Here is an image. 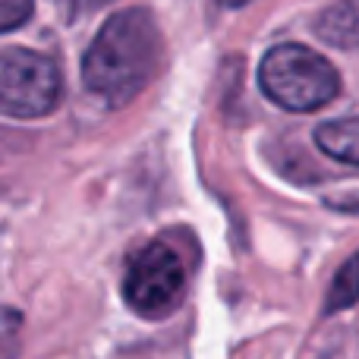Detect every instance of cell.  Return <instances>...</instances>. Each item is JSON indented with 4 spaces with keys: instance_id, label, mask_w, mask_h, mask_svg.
Listing matches in <instances>:
<instances>
[{
    "instance_id": "6da1fadb",
    "label": "cell",
    "mask_w": 359,
    "mask_h": 359,
    "mask_svg": "<svg viewBox=\"0 0 359 359\" xmlns=\"http://www.w3.org/2000/svg\"><path fill=\"white\" fill-rule=\"evenodd\" d=\"M161 63V32L149 10L130 6L101 25L82 57V82L107 107H123L151 82Z\"/></svg>"
},
{
    "instance_id": "7a4b0ae2",
    "label": "cell",
    "mask_w": 359,
    "mask_h": 359,
    "mask_svg": "<svg viewBox=\"0 0 359 359\" xmlns=\"http://www.w3.org/2000/svg\"><path fill=\"white\" fill-rule=\"evenodd\" d=\"M259 86L284 111L309 114L325 107L341 92V76L322 54L303 44H278L259 67Z\"/></svg>"
},
{
    "instance_id": "3957f363",
    "label": "cell",
    "mask_w": 359,
    "mask_h": 359,
    "mask_svg": "<svg viewBox=\"0 0 359 359\" xmlns=\"http://www.w3.org/2000/svg\"><path fill=\"white\" fill-rule=\"evenodd\" d=\"M63 76L44 54L22 48L0 50V117L35 120L60 104Z\"/></svg>"
},
{
    "instance_id": "277c9868",
    "label": "cell",
    "mask_w": 359,
    "mask_h": 359,
    "mask_svg": "<svg viewBox=\"0 0 359 359\" xmlns=\"http://www.w3.org/2000/svg\"><path fill=\"white\" fill-rule=\"evenodd\" d=\"M186 293V268L164 240L145 243L130 255L123 274V299L142 318H168Z\"/></svg>"
},
{
    "instance_id": "5b68a950",
    "label": "cell",
    "mask_w": 359,
    "mask_h": 359,
    "mask_svg": "<svg viewBox=\"0 0 359 359\" xmlns=\"http://www.w3.org/2000/svg\"><path fill=\"white\" fill-rule=\"evenodd\" d=\"M316 35L334 48H359V0H337L316 19Z\"/></svg>"
},
{
    "instance_id": "8992f818",
    "label": "cell",
    "mask_w": 359,
    "mask_h": 359,
    "mask_svg": "<svg viewBox=\"0 0 359 359\" xmlns=\"http://www.w3.org/2000/svg\"><path fill=\"white\" fill-rule=\"evenodd\" d=\"M316 145L334 161L359 168V117L328 120L316 130Z\"/></svg>"
},
{
    "instance_id": "52a82bcc",
    "label": "cell",
    "mask_w": 359,
    "mask_h": 359,
    "mask_svg": "<svg viewBox=\"0 0 359 359\" xmlns=\"http://www.w3.org/2000/svg\"><path fill=\"white\" fill-rule=\"evenodd\" d=\"M359 299V252L353 259H347L341 265V271L334 274V284L328 290V299H325V312H341L350 309Z\"/></svg>"
},
{
    "instance_id": "ba28073f",
    "label": "cell",
    "mask_w": 359,
    "mask_h": 359,
    "mask_svg": "<svg viewBox=\"0 0 359 359\" xmlns=\"http://www.w3.org/2000/svg\"><path fill=\"white\" fill-rule=\"evenodd\" d=\"M22 347V316L10 306H0V359H16Z\"/></svg>"
},
{
    "instance_id": "9c48e42d",
    "label": "cell",
    "mask_w": 359,
    "mask_h": 359,
    "mask_svg": "<svg viewBox=\"0 0 359 359\" xmlns=\"http://www.w3.org/2000/svg\"><path fill=\"white\" fill-rule=\"evenodd\" d=\"M35 0H0V35L25 25L32 19Z\"/></svg>"
},
{
    "instance_id": "30bf717a",
    "label": "cell",
    "mask_w": 359,
    "mask_h": 359,
    "mask_svg": "<svg viewBox=\"0 0 359 359\" xmlns=\"http://www.w3.org/2000/svg\"><path fill=\"white\" fill-rule=\"evenodd\" d=\"M54 4L60 6L67 19H76V16H82L86 10H95V6H101L104 0H54Z\"/></svg>"
}]
</instances>
